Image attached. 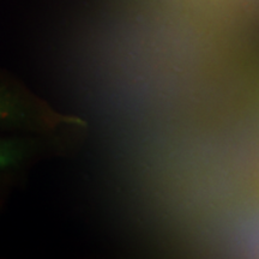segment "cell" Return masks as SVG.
<instances>
[{
	"label": "cell",
	"instance_id": "cell-1",
	"mask_svg": "<svg viewBox=\"0 0 259 259\" xmlns=\"http://www.w3.org/2000/svg\"><path fill=\"white\" fill-rule=\"evenodd\" d=\"M85 125V120L79 116L63 114L0 83V128L54 132L63 128H82Z\"/></svg>",
	"mask_w": 259,
	"mask_h": 259
},
{
	"label": "cell",
	"instance_id": "cell-2",
	"mask_svg": "<svg viewBox=\"0 0 259 259\" xmlns=\"http://www.w3.org/2000/svg\"><path fill=\"white\" fill-rule=\"evenodd\" d=\"M37 148V142L31 138H0V170L19 167Z\"/></svg>",
	"mask_w": 259,
	"mask_h": 259
}]
</instances>
